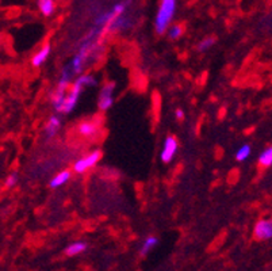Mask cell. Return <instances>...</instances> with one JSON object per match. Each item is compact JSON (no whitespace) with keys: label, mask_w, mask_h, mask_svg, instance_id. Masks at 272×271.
Listing matches in <instances>:
<instances>
[{"label":"cell","mask_w":272,"mask_h":271,"mask_svg":"<svg viewBox=\"0 0 272 271\" xmlns=\"http://www.w3.org/2000/svg\"><path fill=\"white\" fill-rule=\"evenodd\" d=\"M176 0H161L160 3L159 11L156 15L155 19V27L157 34H164L165 31H168L169 25L174 20L176 12Z\"/></svg>","instance_id":"obj_1"},{"label":"cell","mask_w":272,"mask_h":271,"mask_svg":"<svg viewBox=\"0 0 272 271\" xmlns=\"http://www.w3.org/2000/svg\"><path fill=\"white\" fill-rule=\"evenodd\" d=\"M114 91H115V83L109 81L106 83L101 89L99 99H97V107L102 111H107L114 105Z\"/></svg>","instance_id":"obj_2"},{"label":"cell","mask_w":272,"mask_h":271,"mask_svg":"<svg viewBox=\"0 0 272 271\" xmlns=\"http://www.w3.org/2000/svg\"><path fill=\"white\" fill-rule=\"evenodd\" d=\"M83 88H84V87H83L78 80H75L73 85L70 87L69 93L66 94L65 102H64V106H62V114H68V112H70L76 107Z\"/></svg>","instance_id":"obj_3"},{"label":"cell","mask_w":272,"mask_h":271,"mask_svg":"<svg viewBox=\"0 0 272 271\" xmlns=\"http://www.w3.org/2000/svg\"><path fill=\"white\" fill-rule=\"evenodd\" d=\"M102 159V152L95 151L91 152L90 155L84 156L82 159H79L78 162L73 164V171L78 174H84L86 171H88L90 168H92L95 164H97V162Z\"/></svg>","instance_id":"obj_4"},{"label":"cell","mask_w":272,"mask_h":271,"mask_svg":"<svg viewBox=\"0 0 272 271\" xmlns=\"http://www.w3.org/2000/svg\"><path fill=\"white\" fill-rule=\"evenodd\" d=\"M178 149H179L178 140L174 136H168L165 141H164L163 151H161V155H160L163 163H171L174 160V157H175Z\"/></svg>","instance_id":"obj_5"},{"label":"cell","mask_w":272,"mask_h":271,"mask_svg":"<svg viewBox=\"0 0 272 271\" xmlns=\"http://www.w3.org/2000/svg\"><path fill=\"white\" fill-rule=\"evenodd\" d=\"M255 237L259 240H268L272 237V220H261L255 225Z\"/></svg>","instance_id":"obj_6"},{"label":"cell","mask_w":272,"mask_h":271,"mask_svg":"<svg viewBox=\"0 0 272 271\" xmlns=\"http://www.w3.org/2000/svg\"><path fill=\"white\" fill-rule=\"evenodd\" d=\"M68 87H69L68 84L59 83L57 88L55 89V93L52 95V103H53V107H55V110L57 112H62V106H64V102H65Z\"/></svg>","instance_id":"obj_7"},{"label":"cell","mask_w":272,"mask_h":271,"mask_svg":"<svg viewBox=\"0 0 272 271\" xmlns=\"http://www.w3.org/2000/svg\"><path fill=\"white\" fill-rule=\"evenodd\" d=\"M61 128V120L59 116H52L45 125V133L47 137H53Z\"/></svg>","instance_id":"obj_8"},{"label":"cell","mask_w":272,"mask_h":271,"mask_svg":"<svg viewBox=\"0 0 272 271\" xmlns=\"http://www.w3.org/2000/svg\"><path fill=\"white\" fill-rule=\"evenodd\" d=\"M79 132L83 137H87V139H90V137H93V136H96L97 133V125L92 121H84L80 124L79 126Z\"/></svg>","instance_id":"obj_9"},{"label":"cell","mask_w":272,"mask_h":271,"mask_svg":"<svg viewBox=\"0 0 272 271\" xmlns=\"http://www.w3.org/2000/svg\"><path fill=\"white\" fill-rule=\"evenodd\" d=\"M49 54H51V47H49V45H45V47H43L42 49L33 57V60H31L33 66L38 68V66L42 65L43 62L47 60V57H49Z\"/></svg>","instance_id":"obj_10"},{"label":"cell","mask_w":272,"mask_h":271,"mask_svg":"<svg viewBox=\"0 0 272 271\" xmlns=\"http://www.w3.org/2000/svg\"><path fill=\"white\" fill-rule=\"evenodd\" d=\"M128 27L129 20L123 15H119L118 18L110 22V25L107 26V31H121L123 29H128Z\"/></svg>","instance_id":"obj_11"},{"label":"cell","mask_w":272,"mask_h":271,"mask_svg":"<svg viewBox=\"0 0 272 271\" xmlns=\"http://www.w3.org/2000/svg\"><path fill=\"white\" fill-rule=\"evenodd\" d=\"M69 179H70V171H62V172L57 174L55 178L52 179L49 185H51L52 189H57V187L65 185Z\"/></svg>","instance_id":"obj_12"},{"label":"cell","mask_w":272,"mask_h":271,"mask_svg":"<svg viewBox=\"0 0 272 271\" xmlns=\"http://www.w3.org/2000/svg\"><path fill=\"white\" fill-rule=\"evenodd\" d=\"M87 250V244L83 243V241H76V243H72L69 247L66 248L65 252L68 256H75L79 255V254H82Z\"/></svg>","instance_id":"obj_13"},{"label":"cell","mask_w":272,"mask_h":271,"mask_svg":"<svg viewBox=\"0 0 272 271\" xmlns=\"http://www.w3.org/2000/svg\"><path fill=\"white\" fill-rule=\"evenodd\" d=\"M39 11L42 12L45 16L52 15L55 12V2L53 0H39L38 2Z\"/></svg>","instance_id":"obj_14"},{"label":"cell","mask_w":272,"mask_h":271,"mask_svg":"<svg viewBox=\"0 0 272 271\" xmlns=\"http://www.w3.org/2000/svg\"><path fill=\"white\" fill-rule=\"evenodd\" d=\"M157 243H159V241H157V237H155V236L146 237V239L144 240V243H142V245H141V250H140L141 255H146V254H149V252H151L152 250L156 247V245H157Z\"/></svg>","instance_id":"obj_15"},{"label":"cell","mask_w":272,"mask_h":271,"mask_svg":"<svg viewBox=\"0 0 272 271\" xmlns=\"http://www.w3.org/2000/svg\"><path fill=\"white\" fill-rule=\"evenodd\" d=\"M259 163L263 167H271L272 166V147L267 148L265 151L261 152L260 157H259Z\"/></svg>","instance_id":"obj_16"},{"label":"cell","mask_w":272,"mask_h":271,"mask_svg":"<svg viewBox=\"0 0 272 271\" xmlns=\"http://www.w3.org/2000/svg\"><path fill=\"white\" fill-rule=\"evenodd\" d=\"M75 75V71L72 70V66L69 65H65L64 68H62V72H61V79H60V83H64V84H68L69 85V83L72 81V78H73Z\"/></svg>","instance_id":"obj_17"},{"label":"cell","mask_w":272,"mask_h":271,"mask_svg":"<svg viewBox=\"0 0 272 271\" xmlns=\"http://www.w3.org/2000/svg\"><path fill=\"white\" fill-rule=\"evenodd\" d=\"M251 156V147L248 144H244L237 152H236V160L237 162H245Z\"/></svg>","instance_id":"obj_18"},{"label":"cell","mask_w":272,"mask_h":271,"mask_svg":"<svg viewBox=\"0 0 272 271\" xmlns=\"http://www.w3.org/2000/svg\"><path fill=\"white\" fill-rule=\"evenodd\" d=\"M76 80L80 83V84L86 88V87H93V85H96V78H93L92 75H82L80 78H78Z\"/></svg>","instance_id":"obj_19"},{"label":"cell","mask_w":272,"mask_h":271,"mask_svg":"<svg viewBox=\"0 0 272 271\" xmlns=\"http://www.w3.org/2000/svg\"><path fill=\"white\" fill-rule=\"evenodd\" d=\"M183 34V27L179 25H174L168 29V37L171 39H178Z\"/></svg>","instance_id":"obj_20"},{"label":"cell","mask_w":272,"mask_h":271,"mask_svg":"<svg viewBox=\"0 0 272 271\" xmlns=\"http://www.w3.org/2000/svg\"><path fill=\"white\" fill-rule=\"evenodd\" d=\"M214 43H215V38L210 37V38H205L203 41H201L198 45V51L199 52H206L209 51L211 47H213Z\"/></svg>","instance_id":"obj_21"},{"label":"cell","mask_w":272,"mask_h":271,"mask_svg":"<svg viewBox=\"0 0 272 271\" xmlns=\"http://www.w3.org/2000/svg\"><path fill=\"white\" fill-rule=\"evenodd\" d=\"M16 182H18V174L16 172H12L6 178V187L7 189H12V187L15 186Z\"/></svg>","instance_id":"obj_22"},{"label":"cell","mask_w":272,"mask_h":271,"mask_svg":"<svg viewBox=\"0 0 272 271\" xmlns=\"http://www.w3.org/2000/svg\"><path fill=\"white\" fill-rule=\"evenodd\" d=\"M176 120H179V121H182L183 118H184V111H183L182 108H178V110H176Z\"/></svg>","instance_id":"obj_23"}]
</instances>
